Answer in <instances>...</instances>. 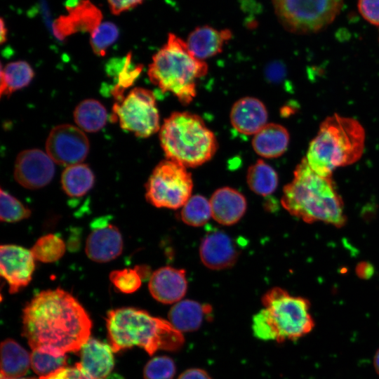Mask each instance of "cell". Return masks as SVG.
<instances>
[{
  "instance_id": "6da1fadb",
  "label": "cell",
  "mask_w": 379,
  "mask_h": 379,
  "mask_svg": "<svg viewBox=\"0 0 379 379\" xmlns=\"http://www.w3.org/2000/svg\"><path fill=\"white\" fill-rule=\"evenodd\" d=\"M91 327L85 309L61 288L39 293L23 310L22 335L32 350L55 356L80 351Z\"/></svg>"
},
{
  "instance_id": "7a4b0ae2",
  "label": "cell",
  "mask_w": 379,
  "mask_h": 379,
  "mask_svg": "<svg viewBox=\"0 0 379 379\" xmlns=\"http://www.w3.org/2000/svg\"><path fill=\"white\" fill-rule=\"evenodd\" d=\"M283 207L293 216L307 222L321 221L335 227L346 221L343 201L331 176L317 173L304 157L293 173V178L284 188Z\"/></svg>"
},
{
  "instance_id": "3957f363",
  "label": "cell",
  "mask_w": 379,
  "mask_h": 379,
  "mask_svg": "<svg viewBox=\"0 0 379 379\" xmlns=\"http://www.w3.org/2000/svg\"><path fill=\"white\" fill-rule=\"evenodd\" d=\"M106 325L109 344L115 352L138 346L152 355L159 350H178L184 343L182 333L169 321L136 308L109 311Z\"/></svg>"
},
{
  "instance_id": "277c9868",
  "label": "cell",
  "mask_w": 379,
  "mask_h": 379,
  "mask_svg": "<svg viewBox=\"0 0 379 379\" xmlns=\"http://www.w3.org/2000/svg\"><path fill=\"white\" fill-rule=\"evenodd\" d=\"M366 133L356 119L333 114L321 122L305 157L310 168L331 176L337 168L351 165L362 156Z\"/></svg>"
},
{
  "instance_id": "5b68a950",
  "label": "cell",
  "mask_w": 379,
  "mask_h": 379,
  "mask_svg": "<svg viewBox=\"0 0 379 379\" xmlns=\"http://www.w3.org/2000/svg\"><path fill=\"white\" fill-rule=\"evenodd\" d=\"M208 69L207 63L192 55L186 41L170 33L166 43L153 55L147 74L162 92L171 93L187 105L196 96L197 81Z\"/></svg>"
},
{
  "instance_id": "8992f818",
  "label": "cell",
  "mask_w": 379,
  "mask_h": 379,
  "mask_svg": "<svg viewBox=\"0 0 379 379\" xmlns=\"http://www.w3.org/2000/svg\"><path fill=\"white\" fill-rule=\"evenodd\" d=\"M263 308L253 317V335L262 340L283 343L310 333L314 327L307 300L274 288L262 298Z\"/></svg>"
},
{
  "instance_id": "52a82bcc",
  "label": "cell",
  "mask_w": 379,
  "mask_h": 379,
  "mask_svg": "<svg viewBox=\"0 0 379 379\" xmlns=\"http://www.w3.org/2000/svg\"><path fill=\"white\" fill-rule=\"evenodd\" d=\"M159 140L166 159L186 168L205 164L218 149L214 133L199 115L188 112H175L166 119Z\"/></svg>"
},
{
  "instance_id": "ba28073f",
  "label": "cell",
  "mask_w": 379,
  "mask_h": 379,
  "mask_svg": "<svg viewBox=\"0 0 379 379\" xmlns=\"http://www.w3.org/2000/svg\"><path fill=\"white\" fill-rule=\"evenodd\" d=\"M282 26L295 34L319 31L333 21L343 0H272Z\"/></svg>"
},
{
  "instance_id": "9c48e42d",
  "label": "cell",
  "mask_w": 379,
  "mask_h": 379,
  "mask_svg": "<svg viewBox=\"0 0 379 379\" xmlns=\"http://www.w3.org/2000/svg\"><path fill=\"white\" fill-rule=\"evenodd\" d=\"M187 168L167 159L159 162L145 185L147 201L157 208H182L193 189L192 175Z\"/></svg>"
},
{
  "instance_id": "30bf717a",
  "label": "cell",
  "mask_w": 379,
  "mask_h": 379,
  "mask_svg": "<svg viewBox=\"0 0 379 379\" xmlns=\"http://www.w3.org/2000/svg\"><path fill=\"white\" fill-rule=\"evenodd\" d=\"M121 127L140 138H148L160 130L159 114L154 93L144 88L132 89L114 105Z\"/></svg>"
},
{
  "instance_id": "8fae6325",
  "label": "cell",
  "mask_w": 379,
  "mask_h": 379,
  "mask_svg": "<svg viewBox=\"0 0 379 379\" xmlns=\"http://www.w3.org/2000/svg\"><path fill=\"white\" fill-rule=\"evenodd\" d=\"M46 150L54 162L68 166L85 159L89 151V142L80 128L62 124L51 131Z\"/></svg>"
},
{
  "instance_id": "7c38bea8",
  "label": "cell",
  "mask_w": 379,
  "mask_h": 379,
  "mask_svg": "<svg viewBox=\"0 0 379 379\" xmlns=\"http://www.w3.org/2000/svg\"><path fill=\"white\" fill-rule=\"evenodd\" d=\"M66 8L68 13L53 23V33L60 40L78 32L91 34L102 23L101 11L90 0H69Z\"/></svg>"
},
{
  "instance_id": "4fadbf2b",
  "label": "cell",
  "mask_w": 379,
  "mask_h": 379,
  "mask_svg": "<svg viewBox=\"0 0 379 379\" xmlns=\"http://www.w3.org/2000/svg\"><path fill=\"white\" fill-rule=\"evenodd\" d=\"M30 250L13 244L0 247V274L7 281L10 293H15L32 280L35 268Z\"/></svg>"
},
{
  "instance_id": "5bb4252c",
  "label": "cell",
  "mask_w": 379,
  "mask_h": 379,
  "mask_svg": "<svg viewBox=\"0 0 379 379\" xmlns=\"http://www.w3.org/2000/svg\"><path fill=\"white\" fill-rule=\"evenodd\" d=\"M54 173L53 161L40 149L24 150L16 158L14 178L25 188L35 190L46 186L53 179Z\"/></svg>"
},
{
  "instance_id": "9a60e30c",
  "label": "cell",
  "mask_w": 379,
  "mask_h": 379,
  "mask_svg": "<svg viewBox=\"0 0 379 379\" xmlns=\"http://www.w3.org/2000/svg\"><path fill=\"white\" fill-rule=\"evenodd\" d=\"M96 222L89 234L85 251L87 256L97 262H107L119 256L123 251V239L119 229L106 222Z\"/></svg>"
},
{
  "instance_id": "2e32d148",
  "label": "cell",
  "mask_w": 379,
  "mask_h": 379,
  "mask_svg": "<svg viewBox=\"0 0 379 379\" xmlns=\"http://www.w3.org/2000/svg\"><path fill=\"white\" fill-rule=\"evenodd\" d=\"M202 263L211 270H224L234 265L239 256L236 244L225 232L215 230L206 234L199 247Z\"/></svg>"
},
{
  "instance_id": "e0dca14e",
  "label": "cell",
  "mask_w": 379,
  "mask_h": 379,
  "mask_svg": "<svg viewBox=\"0 0 379 379\" xmlns=\"http://www.w3.org/2000/svg\"><path fill=\"white\" fill-rule=\"evenodd\" d=\"M148 287L156 300L164 304L176 303L187 291L185 271L170 266L159 268L151 275Z\"/></svg>"
},
{
  "instance_id": "ac0fdd59",
  "label": "cell",
  "mask_w": 379,
  "mask_h": 379,
  "mask_svg": "<svg viewBox=\"0 0 379 379\" xmlns=\"http://www.w3.org/2000/svg\"><path fill=\"white\" fill-rule=\"evenodd\" d=\"M230 117L231 124L237 131L254 135L267 124L268 113L259 99L245 97L233 105Z\"/></svg>"
},
{
  "instance_id": "d6986e66",
  "label": "cell",
  "mask_w": 379,
  "mask_h": 379,
  "mask_svg": "<svg viewBox=\"0 0 379 379\" xmlns=\"http://www.w3.org/2000/svg\"><path fill=\"white\" fill-rule=\"evenodd\" d=\"M209 200L213 218L223 225L235 224L246 211V198L241 192L232 187L218 189Z\"/></svg>"
},
{
  "instance_id": "ffe728a7",
  "label": "cell",
  "mask_w": 379,
  "mask_h": 379,
  "mask_svg": "<svg viewBox=\"0 0 379 379\" xmlns=\"http://www.w3.org/2000/svg\"><path fill=\"white\" fill-rule=\"evenodd\" d=\"M232 36L230 29H218L204 25L196 27L190 33L186 44L194 56L204 61L220 53Z\"/></svg>"
},
{
  "instance_id": "44dd1931",
  "label": "cell",
  "mask_w": 379,
  "mask_h": 379,
  "mask_svg": "<svg viewBox=\"0 0 379 379\" xmlns=\"http://www.w3.org/2000/svg\"><path fill=\"white\" fill-rule=\"evenodd\" d=\"M112 347L97 339L89 338L80 350V364L95 379H106L114 365Z\"/></svg>"
},
{
  "instance_id": "7402d4cb",
  "label": "cell",
  "mask_w": 379,
  "mask_h": 379,
  "mask_svg": "<svg viewBox=\"0 0 379 379\" xmlns=\"http://www.w3.org/2000/svg\"><path fill=\"white\" fill-rule=\"evenodd\" d=\"M290 135L283 126L270 123L256 133L252 140V146L256 154L264 158H277L287 149Z\"/></svg>"
},
{
  "instance_id": "603a6c76",
  "label": "cell",
  "mask_w": 379,
  "mask_h": 379,
  "mask_svg": "<svg viewBox=\"0 0 379 379\" xmlns=\"http://www.w3.org/2000/svg\"><path fill=\"white\" fill-rule=\"evenodd\" d=\"M210 312L211 307L208 305L192 300H182L171 308L168 317L169 322L178 331L188 332L198 329Z\"/></svg>"
},
{
  "instance_id": "cb8c5ba5",
  "label": "cell",
  "mask_w": 379,
  "mask_h": 379,
  "mask_svg": "<svg viewBox=\"0 0 379 379\" xmlns=\"http://www.w3.org/2000/svg\"><path fill=\"white\" fill-rule=\"evenodd\" d=\"M30 366V355L20 344L12 339H6L1 343V375L10 378H22Z\"/></svg>"
},
{
  "instance_id": "d4e9b609",
  "label": "cell",
  "mask_w": 379,
  "mask_h": 379,
  "mask_svg": "<svg viewBox=\"0 0 379 379\" xmlns=\"http://www.w3.org/2000/svg\"><path fill=\"white\" fill-rule=\"evenodd\" d=\"M94 175L91 168L83 164L67 166L61 175V184L69 197H78L86 194L93 186Z\"/></svg>"
},
{
  "instance_id": "484cf974",
  "label": "cell",
  "mask_w": 379,
  "mask_h": 379,
  "mask_svg": "<svg viewBox=\"0 0 379 379\" xmlns=\"http://www.w3.org/2000/svg\"><path fill=\"white\" fill-rule=\"evenodd\" d=\"M77 126L86 132H97L104 127L107 114L105 107L98 100L86 99L81 102L74 111Z\"/></svg>"
},
{
  "instance_id": "4316f807",
  "label": "cell",
  "mask_w": 379,
  "mask_h": 379,
  "mask_svg": "<svg viewBox=\"0 0 379 379\" xmlns=\"http://www.w3.org/2000/svg\"><path fill=\"white\" fill-rule=\"evenodd\" d=\"M246 180L249 188L254 193L265 197L272 194L279 182L276 171L261 159L249 166Z\"/></svg>"
},
{
  "instance_id": "83f0119b",
  "label": "cell",
  "mask_w": 379,
  "mask_h": 379,
  "mask_svg": "<svg viewBox=\"0 0 379 379\" xmlns=\"http://www.w3.org/2000/svg\"><path fill=\"white\" fill-rule=\"evenodd\" d=\"M34 75L31 66L25 61L7 64L1 69V95H10L31 82Z\"/></svg>"
},
{
  "instance_id": "f1b7e54d",
  "label": "cell",
  "mask_w": 379,
  "mask_h": 379,
  "mask_svg": "<svg viewBox=\"0 0 379 379\" xmlns=\"http://www.w3.org/2000/svg\"><path fill=\"white\" fill-rule=\"evenodd\" d=\"M212 217L210 200L197 194L191 196L182 207L181 220L187 225L201 227Z\"/></svg>"
},
{
  "instance_id": "f546056e",
  "label": "cell",
  "mask_w": 379,
  "mask_h": 379,
  "mask_svg": "<svg viewBox=\"0 0 379 379\" xmlns=\"http://www.w3.org/2000/svg\"><path fill=\"white\" fill-rule=\"evenodd\" d=\"M65 249V244L62 239L53 234H48L40 237L30 251L35 260L48 263L60 259Z\"/></svg>"
},
{
  "instance_id": "4dcf8cb0",
  "label": "cell",
  "mask_w": 379,
  "mask_h": 379,
  "mask_svg": "<svg viewBox=\"0 0 379 379\" xmlns=\"http://www.w3.org/2000/svg\"><path fill=\"white\" fill-rule=\"evenodd\" d=\"M117 26L111 22H102L91 33L90 44L95 54L104 56L107 48L118 39Z\"/></svg>"
},
{
  "instance_id": "1f68e13d",
  "label": "cell",
  "mask_w": 379,
  "mask_h": 379,
  "mask_svg": "<svg viewBox=\"0 0 379 379\" xmlns=\"http://www.w3.org/2000/svg\"><path fill=\"white\" fill-rule=\"evenodd\" d=\"M66 361L65 354L55 356L39 350H32L30 354L31 367L41 377L46 376L65 367Z\"/></svg>"
},
{
  "instance_id": "d6a6232c",
  "label": "cell",
  "mask_w": 379,
  "mask_h": 379,
  "mask_svg": "<svg viewBox=\"0 0 379 379\" xmlns=\"http://www.w3.org/2000/svg\"><path fill=\"white\" fill-rule=\"evenodd\" d=\"M0 219L3 222H14L28 218L31 211L18 199L1 189Z\"/></svg>"
},
{
  "instance_id": "836d02e7",
  "label": "cell",
  "mask_w": 379,
  "mask_h": 379,
  "mask_svg": "<svg viewBox=\"0 0 379 379\" xmlns=\"http://www.w3.org/2000/svg\"><path fill=\"white\" fill-rule=\"evenodd\" d=\"M176 372L174 361L168 356L152 358L143 371L145 379H173Z\"/></svg>"
},
{
  "instance_id": "e575fe53",
  "label": "cell",
  "mask_w": 379,
  "mask_h": 379,
  "mask_svg": "<svg viewBox=\"0 0 379 379\" xmlns=\"http://www.w3.org/2000/svg\"><path fill=\"white\" fill-rule=\"evenodd\" d=\"M109 279L119 291L127 294L136 291L142 284V277L135 268L114 270Z\"/></svg>"
},
{
  "instance_id": "d590c367",
  "label": "cell",
  "mask_w": 379,
  "mask_h": 379,
  "mask_svg": "<svg viewBox=\"0 0 379 379\" xmlns=\"http://www.w3.org/2000/svg\"><path fill=\"white\" fill-rule=\"evenodd\" d=\"M130 65L131 54H128L125 58L123 70L119 76L118 84L113 90V95L118 102L123 100V91L133 84L142 70V66H137L135 69H131Z\"/></svg>"
},
{
  "instance_id": "8d00e7d4",
  "label": "cell",
  "mask_w": 379,
  "mask_h": 379,
  "mask_svg": "<svg viewBox=\"0 0 379 379\" xmlns=\"http://www.w3.org/2000/svg\"><path fill=\"white\" fill-rule=\"evenodd\" d=\"M39 379H95L88 375L81 367L80 363L74 366L62 367L53 373L40 377Z\"/></svg>"
},
{
  "instance_id": "74e56055",
  "label": "cell",
  "mask_w": 379,
  "mask_h": 379,
  "mask_svg": "<svg viewBox=\"0 0 379 379\" xmlns=\"http://www.w3.org/2000/svg\"><path fill=\"white\" fill-rule=\"evenodd\" d=\"M358 9L366 21L379 25V0H359Z\"/></svg>"
},
{
  "instance_id": "f35d334b",
  "label": "cell",
  "mask_w": 379,
  "mask_h": 379,
  "mask_svg": "<svg viewBox=\"0 0 379 379\" xmlns=\"http://www.w3.org/2000/svg\"><path fill=\"white\" fill-rule=\"evenodd\" d=\"M111 12L119 15L140 4L144 0H107Z\"/></svg>"
},
{
  "instance_id": "ab89813d",
  "label": "cell",
  "mask_w": 379,
  "mask_h": 379,
  "mask_svg": "<svg viewBox=\"0 0 379 379\" xmlns=\"http://www.w3.org/2000/svg\"><path fill=\"white\" fill-rule=\"evenodd\" d=\"M178 379H212L209 374L198 368H188L183 371Z\"/></svg>"
},
{
  "instance_id": "60d3db41",
  "label": "cell",
  "mask_w": 379,
  "mask_h": 379,
  "mask_svg": "<svg viewBox=\"0 0 379 379\" xmlns=\"http://www.w3.org/2000/svg\"><path fill=\"white\" fill-rule=\"evenodd\" d=\"M357 274L361 279H369L374 272L373 267L367 262H360L356 269Z\"/></svg>"
},
{
  "instance_id": "b9f144b4",
  "label": "cell",
  "mask_w": 379,
  "mask_h": 379,
  "mask_svg": "<svg viewBox=\"0 0 379 379\" xmlns=\"http://www.w3.org/2000/svg\"><path fill=\"white\" fill-rule=\"evenodd\" d=\"M7 36V29L4 21V19H1V43L3 44L6 41Z\"/></svg>"
},
{
  "instance_id": "7bdbcfd3",
  "label": "cell",
  "mask_w": 379,
  "mask_h": 379,
  "mask_svg": "<svg viewBox=\"0 0 379 379\" xmlns=\"http://www.w3.org/2000/svg\"><path fill=\"white\" fill-rule=\"evenodd\" d=\"M373 364L377 373L379 374V350L375 353Z\"/></svg>"
},
{
  "instance_id": "ee69618b",
  "label": "cell",
  "mask_w": 379,
  "mask_h": 379,
  "mask_svg": "<svg viewBox=\"0 0 379 379\" xmlns=\"http://www.w3.org/2000/svg\"><path fill=\"white\" fill-rule=\"evenodd\" d=\"M1 379H36L35 378H32V377H30V378H6L4 375H1Z\"/></svg>"
}]
</instances>
